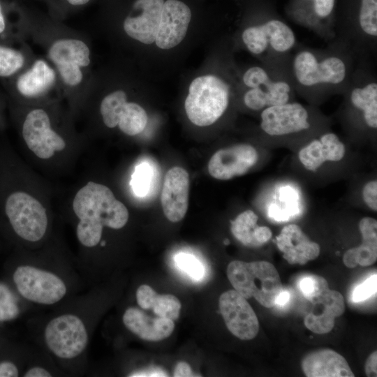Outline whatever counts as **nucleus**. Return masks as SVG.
<instances>
[{"label": "nucleus", "instance_id": "2", "mask_svg": "<svg viewBox=\"0 0 377 377\" xmlns=\"http://www.w3.org/2000/svg\"><path fill=\"white\" fill-rule=\"evenodd\" d=\"M5 284L28 305L54 308L87 285L75 262L48 242L35 249H15L3 267Z\"/></svg>", "mask_w": 377, "mask_h": 377}, {"label": "nucleus", "instance_id": "28", "mask_svg": "<svg viewBox=\"0 0 377 377\" xmlns=\"http://www.w3.org/2000/svg\"><path fill=\"white\" fill-rule=\"evenodd\" d=\"M34 348L10 340L0 339V377L22 376Z\"/></svg>", "mask_w": 377, "mask_h": 377}, {"label": "nucleus", "instance_id": "31", "mask_svg": "<svg viewBox=\"0 0 377 377\" xmlns=\"http://www.w3.org/2000/svg\"><path fill=\"white\" fill-rule=\"evenodd\" d=\"M357 35L362 39L374 41L377 37V0H361L357 19Z\"/></svg>", "mask_w": 377, "mask_h": 377}, {"label": "nucleus", "instance_id": "26", "mask_svg": "<svg viewBox=\"0 0 377 377\" xmlns=\"http://www.w3.org/2000/svg\"><path fill=\"white\" fill-rule=\"evenodd\" d=\"M362 235L360 246L347 250L343 256L344 265L354 268L358 265L367 267L377 260V221L371 217H364L359 222Z\"/></svg>", "mask_w": 377, "mask_h": 377}, {"label": "nucleus", "instance_id": "15", "mask_svg": "<svg viewBox=\"0 0 377 377\" xmlns=\"http://www.w3.org/2000/svg\"><path fill=\"white\" fill-rule=\"evenodd\" d=\"M256 149L248 144H239L221 149L208 163L210 175L219 180H228L246 174L258 161Z\"/></svg>", "mask_w": 377, "mask_h": 377}, {"label": "nucleus", "instance_id": "40", "mask_svg": "<svg viewBox=\"0 0 377 377\" xmlns=\"http://www.w3.org/2000/svg\"><path fill=\"white\" fill-rule=\"evenodd\" d=\"M365 373L367 376H376L377 352L374 351L367 358L365 363Z\"/></svg>", "mask_w": 377, "mask_h": 377}, {"label": "nucleus", "instance_id": "35", "mask_svg": "<svg viewBox=\"0 0 377 377\" xmlns=\"http://www.w3.org/2000/svg\"><path fill=\"white\" fill-rule=\"evenodd\" d=\"M177 267L195 279H200L204 275V268L200 262L193 256L181 253L175 257Z\"/></svg>", "mask_w": 377, "mask_h": 377}, {"label": "nucleus", "instance_id": "24", "mask_svg": "<svg viewBox=\"0 0 377 377\" xmlns=\"http://www.w3.org/2000/svg\"><path fill=\"white\" fill-rule=\"evenodd\" d=\"M302 369L307 377H353L346 359L331 349L311 352L302 360Z\"/></svg>", "mask_w": 377, "mask_h": 377}, {"label": "nucleus", "instance_id": "18", "mask_svg": "<svg viewBox=\"0 0 377 377\" xmlns=\"http://www.w3.org/2000/svg\"><path fill=\"white\" fill-rule=\"evenodd\" d=\"M189 177L181 167H173L166 173L161 202L163 213L171 222H179L184 217L188 205Z\"/></svg>", "mask_w": 377, "mask_h": 377}, {"label": "nucleus", "instance_id": "23", "mask_svg": "<svg viewBox=\"0 0 377 377\" xmlns=\"http://www.w3.org/2000/svg\"><path fill=\"white\" fill-rule=\"evenodd\" d=\"M348 100L368 128H377V82L373 77H356L348 85Z\"/></svg>", "mask_w": 377, "mask_h": 377}, {"label": "nucleus", "instance_id": "12", "mask_svg": "<svg viewBox=\"0 0 377 377\" xmlns=\"http://www.w3.org/2000/svg\"><path fill=\"white\" fill-rule=\"evenodd\" d=\"M103 124L110 128L117 126L124 134L134 136L145 128L148 117L139 104L127 101L126 92L121 89L106 95L99 108Z\"/></svg>", "mask_w": 377, "mask_h": 377}, {"label": "nucleus", "instance_id": "14", "mask_svg": "<svg viewBox=\"0 0 377 377\" xmlns=\"http://www.w3.org/2000/svg\"><path fill=\"white\" fill-rule=\"evenodd\" d=\"M219 305L226 327L233 335L242 340L256 337L258 320L245 297L235 290H228L220 296Z\"/></svg>", "mask_w": 377, "mask_h": 377}, {"label": "nucleus", "instance_id": "17", "mask_svg": "<svg viewBox=\"0 0 377 377\" xmlns=\"http://www.w3.org/2000/svg\"><path fill=\"white\" fill-rule=\"evenodd\" d=\"M191 19L189 7L179 0L164 1L155 43L163 50L179 45L186 36Z\"/></svg>", "mask_w": 377, "mask_h": 377}, {"label": "nucleus", "instance_id": "30", "mask_svg": "<svg viewBox=\"0 0 377 377\" xmlns=\"http://www.w3.org/2000/svg\"><path fill=\"white\" fill-rule=\"evenodd\" d=\"M258 219L257 214L252 210L240 213L230 222V230L233 236L245 246H259L254 237Z\"/></svg>", "mask_w": 377, "mask_h": 377}, {"label": "nucleus", "instance_id": "32", "mask_svg": "<svg viewBox=\"0 0 377 377\" xmlns=\"http://www.w3.org/2000/svg\"><path fill=\"white\" fill-rule=\"evenodd\" d=\"M24 56L20 51L0 45V77L14 75L24 66Z\"/></svg>", "mask_w": 377, "mask_h": 377}, {"label": "nucleus", "instance_id": "9", "mask_svg": "<svg viewBox=\"0 0 377 377\" xmlns=\"http://www.w3.org/2000/svg\"><path fill=\"white\" fill-rule=\"evenodd\" d=\"M242 40L251 53L265 56L269 64H277L278 59H284L296 44L293 30L277 19L248 27L242 33Z\"/></svg>", "mask_w": 377, "mask_h": 377}, {"label": "nucleus", "instance_id": "41", "mask_svg": "<svg viewBox=\"0 0 377 377\" xmlns=\"http://www.w3.org/2000/svg\"><path fill=\"white\" fill-rule=\"evenodd\" d=\"M173 376L175 377L194 376L188 364L184 362H179L175 369Z\"/></svg>", "mask_w": 377, "mask_h": 377}, {"label": "nucleus", "instance_id": "22", "mask_svg": "<svg viewBox=\"0 0 377 377\" xmlns=\"http://www.w3.org/2000/svg\"><path fill=\"white\" fill-rule=\"evenodd\" d=\"M121 321L133 334L150 341L168 338L175 328L174 320L161 317L151 318L135 306H128L125 309Z\"/></svg>", "mask_w": 377, "mask_h": 377}, {"label": "nucleus", "instance_id": "29", "mask_svg": "<svg viewBox=\"0 0 377 377\" xmlns=\"http://www.w3.org/2000/svg\"><path fill=\"white\" fill-rule=\"evenodd\" d=\"M22 377H52L65 376L52 359L37 346L25 367Z\"/></svg>", "mask_w": 377, "mask_h": 377}, {"label": "nucleus", "instance_id": "3", "mask_svg": "<svg viewBox=\"0 0 377 377\" xmlns=\"http://www.w3.org/2000/svg\"><path fill=\"white\" fill-rule=\"evenodd\" d=\"M72 212L79 246L75 262L88 284L96 276L99 251L108 245L105 230L124 228L129 212L109 187L93 181L87 182L75 193Z\"/></svg>", "mask_w": 377, "mask_h": 377}, {"label": "nucleus", "instance_id": "44", "mask_svg": "<svg viewBox=\"0 0 377 377\" xmlns=\"http://www.w3.org/2000/svg\"><path fill=\"white\" fill-rule=\"evenodd\" d=\"M70 4L73 6H82L87 3L89 0H66Z\"/></svg>", "mask_w": 377, "mask_h": 377}, {"label": "nucleus", "instance_id": "13", "mask_svg": "<svg viewBox=\"0 0 377 377\" xmlns=\"http://www.w3.org/2000/svg\"><path fill=\"white\" fill-rule=\"evenodd\" d=\"M260 126L269 136H286L309 129L310 115L302 103L289 101L263 110Z\"/></svg>", "mask_w": 377, "mask_h": 377}, {"label": "nucleus", "instance_id": "1", "mask_svg": "<svg viewBox=\"0 0 377 377\" xmlns=\"http://www.w3.org/2000/svg\"><path fill=\"white\" fill-rule=\"evenodd\" d=\"M99 297L96 288L82 291L28 323L38 347L65 376L86 373L88 348L100 315Z\"/></svg>", "mask_w": 377, "mask_h": 377}, {"label": "nucleus", "instance_id": "46", "mask_svg": "<svg viewBox=\"0 0 377 377\" xmlns=\"http://www.w3.org/2000/svg\"><path fill=\"white\" fill-rule=\"evenodd\" d=\"M224 243H225L226 244H229V241H228V239H226V241H224Z\"/></svg>", "mask_w": 377, "mask_h": 377}, {"label": "nucleus", "instance_id": "7", "mask_svg": "<svg viewBox=\"0 0 377 377\" xmlns=\"http://www.w3.org/2000/svg\"><path fill=\"white\" fill-rule=\"evenodd\" d=\"M227 276L235 290L244 297H254L267 308L274 306L283 288L279 272L267 261L233 260L228 265Z\"/></svg>", "mask_w": 377, "mask_h": 377}, {"label": "nucleus", "instance_id": "43", "mask_svg": "<svg viewBox=\"0 0 377 377\" xmlns=\"http://www.w3.org/2000/svg\"><path fill=\"white\" fill-rule=\"evenodd\" d=\"M6 29V22L0 5V34L3 33Z\"/></svg>", "mask_w": 377, "mask_h": 377}, {"label": "nucleus", "instance_id": "19", "mask_svg": "<svg viewBox=\"0 0 377 377\" xmlns=\"http://www.w3.org/2000/svg\"><path fill=\"white\" fill-rule=\"evenodd\" d=\"M309 302L312 309L304 317V323L311 332L323 334L330 332L334 327L335 318L345 311L342 295L327 288L313 298Z\"/></svg>", "mask_w": 377, "mask_h": 377}, {"label": "nucleus", "instance_id": "27", "mask_svg": "<svg viewBox=\"0 0 377 377\" xmlns=\"http://www.w3.org/2000/svg\"><path fill=\"white\" fill-rule=\"evenodd\" d=\"M135 297L140 308L152 309L158 317L175 320L179 316L182 304L173 295H158L149 286L143 284L138 288Z\"/></svg>", "mask_w": 377, "mask_h": 377}, {"label": "nucleus", "instance_id": "37", "mask_svg": "<svg viewBox=\"0 0 377 377\" xmlns=\"http://www.w3.org/2000/svg\"><path fill=\"white\" fill-rule=\"evenodd\" d=\"M377 288V275L372 274L357 286L351 294V300L355 303L367 300L376 294Z\"/></svg>", "mask_w": 377, "mask_h": 377}, {"label": "nucleus", "instance_id": "38", "mask_svg": "<svg viewBox=\"0 0 377 377\" xmlns=\"http://www.w3.org/2000/svg\"><path fill=\"white\" fill-rule=\"evenodd\" d=\"M362 196L365 205L371 210H377V181L373 179L364 184Z\"/></svg>", "mask_w": 377, "mask_h": 377}, {"label": "nucleus", "instance_id": "39", "mask_svg": "<svg viewBox=\"0 0 377 377\" xmlns=\"http://www.w3.org/2000/svg\"><path fill=\"white\" fill-rule=\"evenodd\" d=\"M272 236V230L267 226H258L254 231V237L258 246L266 243Z\"/></svg>", "mask_w": 377, "mask_h": 377}, {"label": "nucleus", "instance_id": "33", "mask_svg": "<svg viewBox=\"0 0 377 377\" xmlns=\"http://www.w3.org/2000/svg\"><path fill=\"white\" fill-rule=\"evenodd\" d=\"M298 287L302 295L309 302L329 288L326 279L316 274L304 276L299 281Z\"/></svg>", "mask_w": 377, "mask_h": 377}, {"label": "nucleus", "instance_id": "5", "mask_svg": "<svg viewBox=\"0 0 377 377\" xmlns=\"http://www.w3.org/2000/svg\"><path fill=\"white\" fill-rule=\"evenodd\" d=\"M295 88L307 91H332L347 88L351 65L346 54L334 50H298L290 61Z\"/></svg>", "mask_w": 377, "mask_h": 377}, {"label": "nucleus", "instance_id": "4", "mask_svg": "<svg viewBox=\"0 0 377 377\" xmlns=\"http://www.w3.org/2000/svg\"><path fill=\"white\" fill-rule=\"evenodd\" d=\"M0 230L15 249H35L50 240L47 209L20 184L17 164L0 149Z\"/></svg>", "mask_w": 377, "mask_h": 377}, {"label": "nucleus", "instance_id": "36", "mask_svg": "<svg viewBox=\"0 0 377 377\" xmlns=\"http://www.w3.org/2000/svg\"><path fill=\"white\" fill-rule=\"evenodd\" d=\"M312 1L313 13L315 15L316 33L322 36V29L320 21L327 19L332 14L334 8L335 0H310Z\"/></svg>", "mask_w": 377, "mask_h": 377}, {"label": "nucleus", "instance_id": "8", "mask_svg": "<svg viewBox=\"0 0 377 377\" xmlns=\"http://www.w3.org/2000/svg\"><path fill=\"white\" fill-rule=\"evenodd\" d=\"M230 86L213 75L200 76L191 83L184 103L189 120L196 126L216 122L228 107Z\"/></svg>", "mask_w": 377, "mask_h": 377}, {"label": "nucleus", "instance_id": "25", "mask_svg": "<svg viewBox=\"0 0 377 377\" xmlns=\"http://www.w3.org/2000/svg\"><path fill=\"white\" fill-rule=\"evenodd\" d=\"M57 80V72L45 60H36L16 81L18 93L27 98H39L49 91Z\"/></svg>", "mask_w": 377, "mask_h": 377}, {"label": "nucleus", "instance_id": "20", "mask_svg": "<svg viewBox=\"0 0 377 377\" xmlns=\"http://www.w3.org/2000/svg\"><path fill=\"white\" fill-rule=\"evenodd\" d=\"M275 241L283 258L290 264L304 265L320 254L319 244L310 240L301 228L295 223L285 226Z\"/></svg>", "mask_w": 377, "mask_h": 377}, {"label": "nucleus", "instance_id": "16", "mask_svg": "<svg viewBox=\"0 0 377 377\" xmlns=\"http://www.w3.org/2000/svg\"><path fill=\"white\" fill-rule=\"evenodd\" d=\"M164 0H136L123 28L131 38L145 44L155 42Z\"/></svg>", "mask_w": 377, "mask_h": 377}, {"label": "nucleus", "instance_id": "42", "mask_svg": "<svg viewBox=\"0 0 377 377\" xmlns=\"http://www.w3.org/2000/svg\"><path fill=\"white\" fill-rule=\"evenodd\" d=\"M290 291L282 288L275 299L274 306H277L281 308L285 306L290 302Z\"/></svg>", "mask_w": 377, "mask_h": 377}, {"label": "nucleus", "instance_id": "34", "mask_svg": "<svg viewBox=\"0 0 377 377\" xmlns=\"http://www.w3.org/2000/svg\"><path fill=\"white\" fill-rule=\"evenodd\" d=\"M152 179V171L147 163L138 166L132 176L131 184L134 193L139 195H146L150 187Z\"/></svg>", "mask_w": 377, "mask_h": 377}, {"label": "nucleus", "instance_id": "6", "mask_svg": "<svg viewBox=\"0 0 377 377\" xmlns=\"http://www.w3.org/2000/svg\"><path fill=\"white\" fill-rule=\"evenodd\" d=\"M249 89L244 93V105L254 111L291 101L294 84L290 73L283 72L276 64L254 66L242 75Z\"/></svg>", "mask_w": 377, "mask_h": 377}, {"label": "nucleus", "instance_id": "21", "mask_svg": "<svg viewBox=\"0 0 377 377\" xmlns=\"http://www.w3.org/2000/svg\"><path fill=\"white\" fill-rule=\"evenodd\" d=\"M346 154V146L334 133H325L303 147L298 153L302 165L308 170L316 171L326 162H338Z\"/></svg>", "mask_w": 377, "mask_h": 377}, {"label": "nucleus", "instance_id": "45", "mask_svg": "<svg viewBox=\"0 0 377 377\" xmlns=\"http://www.w3.org/2000/svg\"><path fill=\"white\" fill-rule=\"evenodd\" d=\"M4 335L3 334V333L1 332V330L0 329V339L1 337H3Z\"/></svg>", "mask_w": 377, "mask_h": 377}, {"label": "nucleus", "instance_id": "11", "mask_svg": "<svg viewBox=\"0 0 377 377\" xmlns=\"http://www.w3.org/2000/svg\"><path fill=\"white\" fill-rule=\"evenodd\" d=\"M90 55L85 42L70 37L56 39L47 50L48 58L62 83L71 89L77 88L83 82L85 71L90 65Z\"/></svg>", "mask_w": 377, "mask_h": 377}, {"label": "nucleus", "instance_id": "10", "mask_svg": "<svg viewBox=\"0 0 377 377\" xmlns=\"http://www.w3.org/2000/svg\"><path fill=\"white\" fill-rule=\"evenodd\" d=\"M22 139L37 158L48 161L66 148V140L52 124L50 114L43 108L29 110L20 126Z\"/></svg>", "mask_w": 377, "mask_h": 377}]
</instances>
